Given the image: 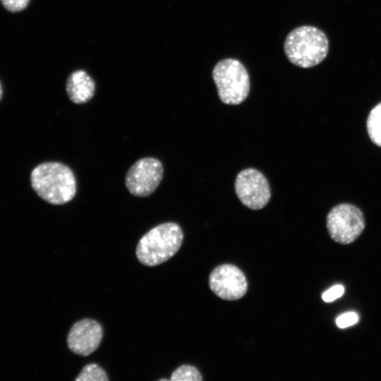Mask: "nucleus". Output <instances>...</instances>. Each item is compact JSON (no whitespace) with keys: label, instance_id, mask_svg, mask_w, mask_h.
<instances>
[{"label":"nucleus","instance_id":"obj_9","mask_svg":"<svg viewBox=\"0 0 381 381\" xmlns=\"http://www.w3.org/2000/svg\"><path fill=\"white\" fill-rule=\"evenodd\" d=\"M102 337V325L95 320L85 318L73 324L67 335L66 341L72 352L87 356L99 347Z\"/></svg>","mask_w":381,"mask_h":381},{"label":"nucleus","instance_id":"obj_13","mask_svg":"<svg viewBox=\"0 0 381 381\" xmlns=\"http://www.w3.org/2000/svg\"><path fill=\"white\" fill-rule=\"evenodd\" d=\"M171 381H202V377L199 370L190 365H182L171 374Z\"/></svg>","mask_w":381,"mask_h":381},{"label":"nucleus","instance_id":"obj_4","mask_svg":"<svg viewBox=\"0 0 381 381\" xmlns=\"http://www.w3.org/2000/svg\"><path fill=\"white\" fill-rule=\"evenodd\" d=\"M212 78L220 100L226 104L236 105L248 97L249 75L245 66L235 59H224L216 64Z\"/></svg>","mask_w":381,"mask_h":381},{"label":"nucleus","instance_id":"obj_10","mask_svg":"<svg viewBox=\"0 0 381 381\" xmlns=\"http://www.w3.org/2000/svg\"><path fill=\"white\" fill-rule=\"evenodd\" d=\"M66 90L69 99L80 104L89 102L94 96L95 83L84 70H76L68 76Z\"/></svg>","mask_w":381,"mask_h":381},{"label":"nucleus","instance_id":"obj_8","mask_svg":"<svg viewBox=\"0 0 381 381\" xmlns=\"http://www.w3.org/2000/svg\"><path fill=\"white\" fill-rule=\"evenodd\" d=\"M209 285L214 294L227 301L242 298L248 289L243 272L230 264H224L215 267L210 273Z\"/></svg>","mask_w":381,"mask_h":381},{"label":"nucleus","instance_id":"obj_3","mask_svg":"<svg viewBox=\"0 0 381 381\" xmlns=\"http://www.w3.org/2000/svg\"><path fill=\"white\" fill-rule=\"evenodd\" d=\"M183 239L180 226L166 222L150 229L140 239L135 250L138 260L145 266L159 265L179 250Z\"/></svg>","mask_w":381,"mask_h":381},{"label":"nucleus","instance_id":"obj_17","mask_svg":"<svg viewBox=\"0 0 381 381\" xmlns=\"http://www.w3.org/2000/svg\"><path fill=\"white\" fill-rule=\"evenodd\" d=\"M1 97H2V87H1V83H0V100L1 99Z\"/></svg>","mask_w":381,"mask_h":381},{"label":"nucleus","instance_id":"obj_15","mask_svg":"<svg viewBox=\"0 0 381 381\" xmlns=\"http://www.w3.org/2000/svg\"><path fill=\"white\" fill-rule=\"evenodd\" d=\"M4 7L10 12L16 13L25 9L30 0H0Z\"/></svg>","mask_w":381,"mask_h":381},{"label":"nucleus","instance_id":"obj_18","mask_svg":"<svg viewBox=\"0 0 381 381\" xmlns=\"http://www.w3.org/2000/svg\"><path fill=\"white\" fill-rule=\"evenodd\" d=\"M159 380L162 381V380H168V379H159Z\"/></svg>","mask_w":381,"mask_h":381},{"label":"nucleus","instance_id":"obj_12","mask_svg":"<svg viewBox=\"0 0 381 381\" xmlns=\"http://www.w3.org/2000/svg\"><path fill=\"white\" fill-rule=\"evenodd\" d=\"M75 381H108L107 373L96 363H90L83 367Z\"/></svg>","mask_w":381,"mask_h":381},{"label":"nucleus","instance_id":"obj_6","mask_svg":"<svg viewBox=\"0 0 381 381\" xmlns=\"http://www.w3.org/2000/svg\"><path fill=\"white\" fill-rule=\"evenodd\" d=\"M164 174L162 162L154 157H145L135 162L128 170L125 184L136 197H147L159 186Z\"/></svg>","mask_w":381,"mask_h":381},{"label":"nucleus","instance_id":"obj_11","mask_svg":"<svg viewBox=\"0 0 381 381\" xmlns=\"http://www.w3.org/2000/svg\"><path fill=\"white\" fill-rule=\"evenodd\" d=\"M366 125L372 142L381 147V102L370 112Z\"/></svg>","mask_w":381,"mask_h":381},{"label":"nucleus","instance_id":"obj_14","mask_svg":"<svg viewBox=\"0 0 381 381\" xmlns=\"http://www.w3.org/2000/svg\"><path fill=\"white\" fill-rule=\"evenodd\" d=\"M358 321V316L354 312H349L339 316L336 324L339 328H346L356 324Z\"/></svg>","mask_w":381,"mask_h":381},{"label":"nucleus","instance_id":"obj_5","mask_svg":"<svg viewBox=\"0 0 381 381\" xmlns=\"http://www.w3.org/2000/svg\"><path fill=\"white\" fill-rule=\"evenodd\" d=\"M326 224L331 238L346 245L360 236L365 228V219L359 208L345 203L334 207L329 212Z\"/></svg>","mask_w":381,"mask_h":381},{"label":"nucleus","instance_id":"obj_2","mask_svg":"<svg viewBox=\"0 0 381 381\" xmlns=\"http://www.w3.org/2000/svg\"><path fill=\"white\" fill-rule=\"evenodd\" d=\"M284 49L291 64L308 68L320 64L325 59L329 42L322 30L313 26L303 25L288 34Z\"/></svg>","mask_w":381,"mask_h":381},{"label":"nucleus","instance_id":"obj_7","mask_svg":"<svg viewBox=\"0 0 381 381\" xmlns=\"http://www.w3.org/2000/svg\"><path fill=\"white\" fill-rule=\"evenodd\" d=\"M235 192L241 203L251 210H260L270 201L271 191L266 177L258 170L248 168L236 177Z\"/></svg>","mask_w":381,"mask_h":381},{"label":"nucleus","instance_id":"obj_1","mask_svg":"<svg viewBox=\"0 0 381 381\" xmlns=\"http://www.w3.org/2000/svg\"><path fill=\"white\" fill-rule=\"evenodd\" d=\"M30 182L39 197L54 205L70 202L77 190L73 172L58 162H43L35 167L30 174Z\"/></svg>","mask_w":381,"mask_h":381},{"label":"nucleus","instance_id":"obj_16","mask_svg":"<svg viewBox=\"0 0 381 381\" xmlns=\"http://www.w3.org/2000/svg\"><path fill=\"white\" fill-rule=\"evenodd\" d=\"M344 292V288L341 284H337L322 294V298L325 302H332L341 297Z\"/></svg>","mask_w":381,"mask_h":381}]
</instances>
